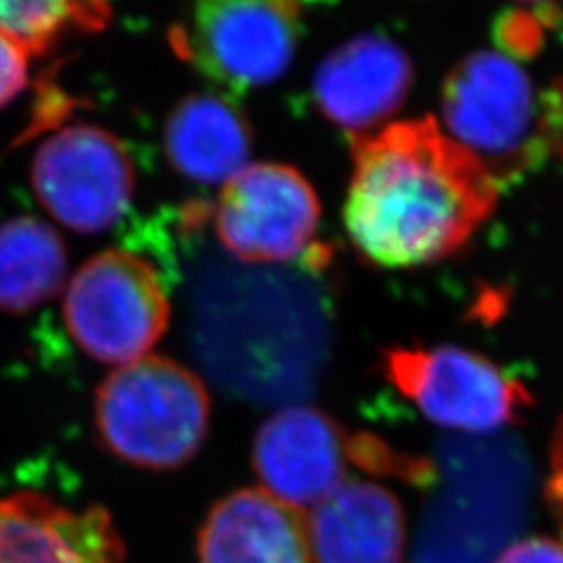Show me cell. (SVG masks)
I'll use <instances>...</instances> for the list:
<instances>
[{
	"instance_id": "obj_1",
	"label": "cell",
	"mask_w": 563,
	"mask_h": 563,
	"mask_svg": "<svg viewBox=\"0 0 563 563\" xmlns=\"http://www.w3.org/2000/svg\"><path fill=\"white\" fill-rule=\"evenodd\" d=\"M499 201V184L432 118L353 136L344 223L384 267L439 262L462 249Z\"/></svg>"
},
{
	"instance_id": "obj_2",
	"label": "cell",
	"mask_w": 563,
	"mask_h": 563,
	"mask_svg": "<svg viewBox=\"0 0 563 563\" xmlns=\"http://www.w3.org/2000/svg\"><path fill=\"white\" fill-rule=\"evenodd\" d=\"M558 102L537 90L522 67L497 51H478L449 74L443 115L451 139L476 155L490 176L514 180L551 153Z\"/></svg>"
},
{
	"instance_id": "obj_3",
	"label": "cell",
	"mask_w": 563,
	"mask_h": 563,
	"mask_svg": "<svg viewBox=\"0 0 563 563\" xmlns=\"http://www.w3.org/2000/svg\"><path fill=\"white\" fill-rule=\"evenodd\" d=\"M209 416L205 384L188 367L157 355L111 372L95 401L102 446L144 470L190 462L205 443Z\"/></svg>"
},
{
	"instance_id": "obj_4",
	"label": "cell",
	"mask_w": 563,
	"mask_h": 563,
	"mask_svg": "<svg viewBox=\"0 0 563 563\" xmlns=\"http://www.w3.org/2000/svg\"><path fill=\"white\" fill-rule=\"evenodd\" d=\"M63 318L71 339L97 362L128 365L148 357L169 323V299L155 267L111 249L71 278Z\"/></svg>"
},
{
	"instance_id": "obj_5",
	"label": "cell",
	"mask_w": 563,
	"mask_h": 563,
	"mask_svg": "<svg viewBox=\"0 0 563 563\" xmlns=\"http://www.w3.org/2000/svg\"><path fill=\"white\" fill-rule=\"evenodd\" d=\"M299 34L301 7L295 2L218 0L197 4L172 27L169 41L207 78L244 92L280 78Z\"/></svg>"
},
{
	"instance_id": "obj_6",
	"label": "cell",
	"mask_w": 563,
	"mask_h": 563,
	"mask_svg": "<svg viewBox=\"0 0 563 563\" xmlns=\"http://www.w3.org/2000/svg\"><path fill=\"white\" fill-rule=\"evenodd\" d=\"M134 163L123 142L92 123L67 125L42 142L32 186L42 207L67 230L101 234L128 211Z\"/></svg>"
},
{
	"instance_id": "obj_7",
	"label": "cell",
	"mask_w": 563,
	"mask_h": 563,
	"mask_svg": "<svg viewBox=\"0 0 563 563\" xmlns=\"http://www.w3.org/2000/svg\"><path fill=\"white\" fill-rule=\"evenodd\" d=\"M386 378L430 422L470 434L497 432L530 405L522 384L486 357L457 346L388 351Z\"/></svg>"
},
{
	"instance_id": "obj_8",
	"label": "cell",
	"mask_w": 563,
	"mask_h": 563,
	"mask_svg": "<svg viewBox=\"0 0 563 563\" xmlns=\"http://www.w3.org/2000/svg\"><path fill=\"white\" fill-rule=\"evenodd\" d=\"M320 223V201L288 165H246L223 184L216 232L225 251L246 263H284L301 257Z\"/></svg>"
},
{
	"instance_id": "obj_9",
	"label": "cell",
	"mask_w": 563,
	"mask_h": 563,
	"mask_svg": "<svg viewBox=\"0 0 563 563\" xmlns=\"http://www.w3.org/2000/svg\"><path fill=\"white\" fill-rule=\"evenodd\" d=\"M349 451L341 426L322 411L286 407L260 428L253 465L263 490L307 514L346 483Z\"/></svg>"
},
{
	"instance_id": "obj_10",
	"label": "cell",
	"mask_w": 563,
	"mask_h": 563,
	"mask_svg": "<svg viewBox=\"0 0 563 563\" xmlns=\"http://www.w3.org/2000/svg\"><path fill=\"white\" fill-rule=\"evenodd\" d=\"M125 544L101 505L74 509L34 490L0 495V563H121Z\"/></svg>"
},
{
	"instance_id": "obj_11",
	"label": "cell",
	"mask_w": 563,
	"mask_h": 563,
	"mask_svg": "<svg viewBox=\"0 0 563 563\" xmlns=\"http://www.w3.org/2000/svg\"><path fill=\"white\" fill-rule=\"evenodd\" d=\"M411 78V63L395 42L363 34L322 60L313 90L323 115L357 134L401 107Z\"/></svg>"
},
{
	"instance_id": "obj_12",
	"label": "cell",
	"mask_w": 563,
	"mask_h": 563,
	"mask_svg": "<svg viewBox=\"0 0 563 563\" xmlns=\"http://www.w3.org/2000/svg\"><path fill=\"white\" fill-rule=\"evenodd\" d=\"M199 563H313L307 514L260 488L211 507L199 532Z\"/></svg>"
},
{
	"instance_id": "obj_13",
	"label": "cell",
	"mask_w": 563,
	"mask_h": 563,
	"mask_svg": "<svg viewBox=\"0 0 563 563\" xmlns=\"http://www.w3.org/2000/svg\"><path fill=\"white\" fill-rule=\"evenodd\" d=\"M313 563H399L405 514L380 484L346 481L307 511Z\"/></svg>"
},
{
	"instance_id": "obj_14",
	"label": "cell",
	"mask_w": 563,
	"mask_h": 563,
	"mask_svg": "<svg viewBox=\"0 0 563 563\" xmlns=\"http://www.w3.org/2000/svg\"><path fill=\"white\" fill-rule=\"evenodd\" d=\"M165 153L188 180L223 186L246 167L251 130L234 102L192 95L167 118Z\"/></svg>"
},
{
	"instance_id": "obj_15",
	"label": "cell",
	"mask_w": 563,
	"mask_h": 563,
	"mask_svg": "<svg viewBox=\"0 0 563 563\" xmlns=\"http://www.w3.org/2000/svg\"><path fill=\"white\" fill-rule=\"evenodd\" d=\"M65 242L51 223L21 216L0 223V309L25 313L53 299L67 276Z\"/></svg>"
},
{
	"instance_id": "obj_16",
	"label": "cell",
	"mask_w": 563,
	"mask_h": 563,
	"mask_svg": "<svg viewBox=\"0 0 563 563\" xmlns=\"http://www.w3.org/2000/svg\"><path fill=\"white\" fill-rule=\"evenodd\" d=\"M111 18L104 2H0V32L36 57L71 34L102 32Z\"/></svg>"
},
{
	"instance_id": "obj_17",
	"label": "cell",
	"mask_w": 563,
	"mask_h": 563,
	"mask_svg": "<svg viewBox=\"0 0 563 563\" xmlns=\"http://www.w3.org/2000/svg\"><path fill=\"white\" fill-rule=\"evenodd\" d=\"M27 53L0 32V109L15 101L27 84Z\"/></svg>"
},
{
	"instance_id": "obj_18",
	"label": "cell",
	"mask_w": 563,
	"mask_h": 563,
	"mask_svg": "<svg viewBox=\"0 0 563 563\" xmlns=\"http://www.w3.org/2000/svg\"><path fill=\"white\" fill-rule=\"evenodd\" d=\"M539 41L541 25L537 15L514 11L511 15H505L504 20L499 21V42L505 48H509L507 53L528 55L537 48Z\"/></svg>"
},
{
	"instance_id": "obj_19",
	"label": "cell",
	"mask_w": 563,
	"mask_h": 563,
	"mask_svg": "<svg viewBox=\"0 0 563 563\" xmlns=\"http://www.w3.org/2000/svg\"><path fill=\"white\" fill-rule=\"evenodd\" d=\"M495 563H563V541L528 537L509 544Z\"/></svg>"
},
{
	"instance_id": "obj_20",
	"label": "cell",
	"mask_w": 563,
	"mask_h": 563,
	"mask_svg": "<svg viewBox=\"0 0 563 563\" xmlns=\"http://www.w3.org/2000/svg\"><path fill=\"white\" fill-rule=\"evenodd\" d=\"M547 501L551 514L555 516L558 528L562 532L563 541V420L551 443V457H549V478H547Z\"/></svg>"
}]
</instances>
